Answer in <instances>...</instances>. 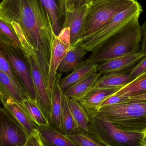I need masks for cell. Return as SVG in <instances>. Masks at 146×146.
<instances>
[{
    "instance_id": "obj_8",
    "label": "cell",
    "mask_w": 146,
    "mask_h": 146,
    "mask_svg": "<svg viewBox=\"0 0 146 146\" xmlns=\"http://www.w3.org/2000/svg\"><path fill=\"white\" fill-rule=\"evenodd\" d=\"M31 71L36 94V101L49 121L51 107V100L47 88L46 80L44 76L33 50L27 41L21 44Z\"/></svg>"
},
{
    "instance_id": "obj_11",
    "label": "cell",
    "mask_w": 146,
    "mask_h": 146,
    "mask_svg": "<svg viewBox=\"0 0 146 146\" xmlns=\"http://www.w3.org/2000/svg\"><path fill=\"white\" fill-rule=\"evenodd\" d=\"M89 5L86 3L80 8L66 10L65 12L62 28L68 27L70 29L72 46H76L83 37L85 20Z\"/></svg>"
},
{
    "instance_id": "obj_9",
    "label": "cell",
    "mask_w": 146,
    "mask_h": 146,
    "mask_svg": "<svg viewBox=\"0 0 146 146\" xmlns=\"http://www.w3.org/2000/svg\"><path fill=\"white\" fill-rule=\"evenodd\" d=\"M71 46L70 29L62 28L60 33L55 37L52 43L49 68L46 79L47 88L51 101L56 82L61 76L57 73V69Z\"/></svg>"
},
{
    "instance_id": "obj_15",
    "label": "cell",
    "mask_w": 146,
    "mask_h": 146,
    "mask_svg": "<svg viewBox=\"0 0 146 146\" xmlns=\"http://www.w3.org/2000/svg\"><path fill=\"white\" fill-rule=\"evenodd\" d=\"M1 103L3 108L21 125L29 136L36 129L37 125L19 102L9 98Z\"/></svg>"
},
{
    "instance_id": "obj_10",
    "label": "cell",
    "mask_w": 146,
    "mask_h": 146,
    "mask_svg": "<svg viewBox=\"0 0 146 146\" xmlns=\"http://www.w3.org/2000/svg\"><path fill=\"white\" fill-rule=\"evenodd\" d=\"M28 137L21 125L0 107V146H24Z\"/></svg>"
},
{
    "instance_id": "obj_17",
    "label": "cell",
    "mask_w": 146,
    "mask_h": 146,
    "mask_svg": "<svg viewBox=\"0 0 146 146\" xmlns=\"http://www.w3.org/2000/svg\"><path fill=\"white\" fill-rule=\"evenodd\" d=\"M102 74L98 72L90 75L68 87L63 93L68 98L78 101L94 87Z\"/></svg>"
},
{
    "instance_id": "obj_30",
    "label": "cell",
    "mask_w": 146,
    "mask_h": 146,
    "mask_svg": "<svg viewBox=\"0 0 146 146\" xmlns=\"http://www.w3.org/2000/svg\"><path fill=\"white\" fill-rule=\"evenodd\" d=\"M129 100L130 99L129 98V97L127 96L118 95L115 93L104 101L101 105V107L106 106L122 104L129 101Z\"/></svg>"
},
{
    "instance_id": "obj_6",
    "label": "cell",
    "mask_w": 146,
    "mask_h": 146,
    "mask_svg": "<svg viewBox=\"0 0 146 146\" xmlns=\"http://www.w3.org/2000/svg\"><path fill=\"white\" fill-rule=\"evenodd\" d=\"M136 1L94 0L92 1L86 15L82 38L105 25L117 14L125 10Z\"/></svg>"
},
{
    "instance_id": "obj_21",
    "label": "cell",
    "mask_w": 146,
    "mask_h": 146,
    "mask_svg": "<svg viewBox=\"0 0 146 146\" xmlns=\"http://www.w3.org/2000/svg\"><path fill=\"white\" fill-rule=\"evenodd\" d=\"M129 74L111 73L104 74L98 80L95 87L121 88L133 81Z\"/></svg>"
},
{
    "instance_id": "obj_18",
    "label": "cell",
    "mask_w": 146,
    "mask_h": 146,
    "mask_svg": "<svg viewBox=\"0 0 146 146\" xmlns=\"http://www.w3.org/2000/svg\"><path fill=\"white\" fill-rule=\"evenodd\" d=\"M98 64L91 62L84 61L80 66L73 71L68 75L60 79L59 84L63 92L67 88L80 80L94 73L98 72L97 68Z\"/></svg>"
},
{
    "instance_id": "obj_41",
    "label": "cell",
    "mask_w": 146,
    "mask_h": 146,
    "mask_svg": "<svg viewBox=\"0 0 146 146\" xmlns=\"http://www.w3.org/2000/svg\"><path fill=\"white\" fill-rule=\"evenodd\" d=\"M3 1V0H0V3L2 2Z\"/></svg>"
},
{
    "instance_id": "obj_13",
    "label": "cell",
    "mask_w": 146,
    "mask_h": 146,
    "mask_svg": "<svg viewBox=\"0 0 146 146\" xmlns=\"http://www.w3.org/2000/svg\"><path fill=\"white\" fill-rule=\"evenodd\" d=\"M141 52L138 54L123 56L110 59L98 65L97 71L102 74L126 73L132 68L146 56Z\"/></svg>"
},
{
    "instance_id": "obj_2",
    "label": "cell",
    "mask_w": 146,
    "mask_h": 146,
    "mask_svg": "<svg viewBox=\"0 0 146 146\" xmlns=\"http://www.w3.org/2000/svg\"><path fill=\"white\" fill-rule=\"evenodd\" d=\"M139 18L131 20L104 46L85 61L99 64L110 59L140 53L142 34Z\"/></svg>"
},
{
    "instance_id": "obj_34",
    "label": "cell",
    "mask_w": 146,
    "mask_h": 146,
    "mask_svg": "<svg viewBox=\"0 0 146 146\" xmlns=\"http://www.w3.org/2000/svg\"><path fill=\"white\" fill-rule=\"evenodd\" d=\"M86 0H72L70 7L66 10H72L75 9L80 8L82 6L86 4Z\"/></svg>"
},
{
    "instance_id": "obj_35",
    "label": "cell",
    "mask_w": 146,
    "mask_h": 146,
    "mask_svg": "<svg viewBox=\"0 0 146 146\" xmlns=\"http://www.w3.org/2000/svg\"><path fill=\"white\" fill-rule=\"evenodd\" d=\"M57 1L61 15L64 16L66 8L67 0H57Z\"/></svg>"
},
{
    "instance_id": "obj_5",
    "label": "cell",
    "mask_w": 146,
    "mask_h": 146,
    "mask_svg": "<svg viewBox=\"0 0 146 146\" xmlns=\"http://www.w3.org/2000/svg\"><path fill=\"white\" fill-rule=\"evenodd\" d=\"M89 134L106 146H143L144 133L127 132L97 115L91 118Z\"/></svg>"
},
{
    "instance_id": "obj_23",
    "label": "cell",
    "mask_w": 146,
    "mask_h": 146,
    "mask_svg": "<svg viewBox=\"0 0 146 146\" xmlns=\"http://www.w3.org/2000/svg\"><path fill=\"white\" fill-rule=\"evenodd\" d=\"M19 103L37 126H47L50 124L48 120L38 104L36 101L29 97Z\"/></svg>"
},
{
    "instance_id": "obj_26",
    "label": "cell",
    "mask_w": 146,
    "mask_h": 146,
    "mask_svg": "<svg viewBox=\"0 0 146 146\" xmlns=\"http://www.w3.org/2000/svg\"><path fill=\"white\" fill-rule=\"evenodd\" d=\"M146 92V74L140 76L120 88L116 94L130 97Z\"/></svg>"
},
{
    "instance_id": "obj_43",
    "label": "cell",
    "mask_w": 146,
    "mask_h": 146,
    "mask_svg": "<svg viewBox=\"0 0 146 146\" xmlns=\"http://www.w3.org/2000/svg\"><path fill=\"white\" fill-rule=\"evenodd\" d=\"M1 102H0V104H1Z\"/></svg>"
},
{
    "instance_id": "obj_42",
    "label": "cell",
    "mask_w": 146,
    "mask_h": 146,
    "mask_svg": "<svg viewBox=\"0 0 146 146\" xmlns=\"http://www.w3.org/2000/svg\"><path fill=\"white\" fill-rule=\"evenodd\" d=\"M145 133V134H146V130L145 131V133Z\"/></svg>"
},
{
    "instance_id": "obj_28",
    "label": "cell",
    "mask_w": 146,
    "mask_h": 146,
    "mask_svg": "<svg viewBox=\"0 0 146 146\" xmlns=\"http://www.w3.org/2000/svg\"><path fill=\"white\" fill-rule=\"evenodd\" d=\"M68 136L78 146H106L90 134L82 130Z\"/></svg>"
},
{
    "instance_id": "obj_39",
    "label": "cell",
    "mask_w": 146,
    "mask_h": 146,
    "mask_svg": "<svg viewBox=\"0 0 146 146\" xmlns=\"http://www.w3.org/2000/svg\"><path fill=\"white\" fill-rule=\"evenodd\" d=\"M93 1H94V0H86V3L88 4H90V3Z\"/></svg>"
},
{
    "instance_id": "obj_22",
    "label": "cell",
    "mask_w": 146,
    "mask_h": 146,
    "mask_svg": "<svg viewBox=\"0 0 146 146\" xmlns=\"http://www.w3.org/2000/svg\"><path fill=\"white\" fill-rule=\"evenodd\" d=\"M67 99L69 109L78 127L89 133L91 117L79 101L68 97Z\"/></svg>"
},
{
    "instance_id": "obj_44",
    "label": "cell",
    "mask_w": 146,
    "mask_h": 146,
    "mask_svg": "<svg viewBox=\"0 0 146 146\" xmlns=\"http://www.w3.org/2000/svg\"><path fill=\"white\" fill-rule=\"evenodd\" d=\"M146 146L144 145V146Z\"/></svg>"
},
{
    "instance_id": "obj_29",
    "label": "cell",
    "mask_w": 146,
    "mask_h": 146,
    "mask_svg": "<svg viewBox=\"0 0 146 146\" xmlns=\"http://www.w3.org/2000/svg\"><path fill=\"white\" fill-rule=\"evenodd\" d=\"M0 70L6 73L10 77L16 87L20 92L26 97L28 98V94L21 85L17 76L15 74L7 61L0 52Z\"/></svg>"
},
{
    "instance_id": "obj_1",
    "label": "cell",
    "mask_w": 146,
    "mask_h": 146,
    "mask_svg": "<svg viewBox=\"0 0 146 146\" xmlns=\"http://www.w3.org/2000/svg\"><path fill=\"white\" fill-rule=\"evenodd\" d=\"M0 17L15 22L36 56L47 79L51 48L56 36L48 15L39 0H3L0 3Z\"/></svg>"
},
{
    "instance_id": "obj_7",
    "label": "cell",
    "mask_w": 146,
    "mask_h": 146,
    "mask_svg": "<svg viewBox=\"0 0 146 146\" xmlns=\"http://www.w3.org/2000/svg\"><path fill=\"white\" fill-rule=\"evenodd\" d=\"M0 52L9 63L28 96L36 101V94L30 67L21 45L0 42Z\"/></svg>"
},
{
    "instance_id": "obj_25",
    "label": "cell",
    "mask_w": 146,
    "mask_h": 146,
    "mask_svg": "<svg viewBox=\"0 0 146 146\" xmlns=\"http://www.w3.org/2000/svg\"><path fill=\"white\" fill-rule=\"evenodd\" d=\"M39 1L48 15L55 35L57 36L62 29L60 23L61 15L58 4L56 3L55 0Z\"/></svg>"
},
{
    "instance_id": "obj_3",
    "label": "cell",
    "mask_w": 146,
    "mask_h": 146,
    "mask_svg": "<svg viewBox=\"0 0 146 146\" xmlns=\"http://www.w3.org/2000/svg\"><path fill=\"white\" fill-rule=\"evenodd\" d=\"M97 115L121 130L144 133L146 130V100L130 99L125 103L103 106Z\"/></svg>"
},
{
    "instance_id": "obj_31",
    "label": "cell",
    "mask_w": 146,
    "mask_h": 146,
    "mask_svg": "<svg viewBox=\"0 0 146 146\" xmlns=\"http://www.w3.org/2000/svg\"><path fill=\"white\" fill-rule=\"evenodd\" d=\"M146 72V56L136 64L130 71L129 75L134 80Z\"/></svg>"
},
{
    "instance_id": "obj_36",
    "label": "cell",
    "mask_w": 146,
    "mask_h": 146,
    "mask_svg": "<svg viewBox=\"0 0 146 146\" xmlns=\"http://www.w3.org/2000/svg\"><path fill=\"white\" fill-rule=\"evenodd\" d=\"M129 98L130 99L146 100V92L130 96V97H129Z\"/></svg>"
},
{
    "instance_id": "obj_32",
    "label": "cell",
    "mask_w": 146,
    "mask_h": 146,
    "mask_svg": "<svg viewBox=\"0 0 146 146\" xmlns=\"http://www.w3.org/2000/svg\"><path fill=\"white\" fill-rule=\"evenodd\" d=\"M24 146H44L36 129L29 136L27 141Z\"/></svg>"
},
{
    "instance_id": "obj_37",
    "label": "cell",
    "mask_w": 146,
    "mask_h": 146,
    "mask_svg": "<svg viewBox=\"0 0 146 146\" xmlns=\"http://www.w3.org/2000/svg\"><path fill=\"white\" fill-rule=\"evenodd\" d=\"M71 2H72V0H67L66 8V10L68 9H69V8L70 7V6H71Z\"/></svg>"
},
{
    "instance_id": "obj_33",
    "label": "cell",
    "mask_w": 146,
    "mask_h": 146,
    "mask_svg": "<svg viewBox=\"0 0 146 146\" xmlns=\"http://www.w3.org/2000/svg\"><path fill=\"white\" fill-rule=\"evenodd\" d=\"M141 34H142V40L141 44V52L143 53L146 56V20L141 26Z\"/></svg>"
},
{
    "instance_id": "obj_20",
    "label": "cell",
    "mask_w": 146,
    "mask_h": 146,
    "mask_svg": "<svg viewBox=\"0 0 146 146\" xmlns=\"http://www.w3.org/2000/svg\"><path fill=\"white\" fill-rule=\"evenodd\" d=\"M59 130L64 134L72 135L80 131L73 117L68 105L67 97L63 93L62 109Z\"/></svg>"
},
{
    "instance_id": "obj_40",
    "label": "cell",
    "mask_w": 146,
    "mask_h": 146,
    "mask_svg": "<svg viewBox=\"0 0 146 146\" xmlns=\"http://www.w3.org/2000/svg\"><path fill=\"white\" fill-rule=\"evenodd\" d=\"M146 74V72L145 73H144V74H141V75L140 76H142V75H144Z\"/></svg>"
},
{
    "instance_id": "obj_12",
    "label": "cell",
    "mask_w": 146,
    "mask_h": 146,
    "mask_svg": "<svg viewBox=\"0 0 146 146\" xmlns=\"http://www.w3.org/2000/svg\"><path fill=\"white\" fill-rule=\"evenodd\" d=\"M120 88L94 87L78 100L91 118L96 116L105 100L115 93Z\"/></svg>"
},
{
    "instance_id": "obj_14",
    "label": "cell",
    "mask_w": 146,
    "mask_h": 146,
    "mask_svg": "<svg viewBox=\"0 0 146 146\" xmlns=\"http://www.w3.org/2000/svg\"><path fill=\"white\" fill-rule=\"evenodd\" d=\"M44 146H78L69 138L52 125L37 126Z\"/></svg>"
},
{
    "instance_id": "obj_16",
    "label": "cell",
    "mask_w": 146,
    "mask_h": 146,
    "mask_svg": "<svg viewBox=\"0 0 146 146\" xmlns=\"http://www.w3.org/2000/svg\"><path fill=\"white\" fill-rule=\"evenodd\" d=\"M88 52L78 45L71 46L59 66L57 73L61 75L68 73L80 66L84 63L83 59Z\"/></svg>"
},
{
    "instance_id": "obj_24",
    "label": "cell",
    "mask_w": 146,
    "mask_h": 146,
    "mask_svg": "<svg viewBox=\"0 0 146 146\" xmlns=\"http://www.w3.org/2000/svg\"><path fill=\"white\" fill-rule=\"evenodd\" d=\"M59 79L56 82L51 101V110L49 122L50 125L59 130L62 109L63 91L59 86Z\"/></svg>"
},
{
    "instance_id": "obj_38",
    "label": "cell",
    "mask_w": 146,
    "mask_h": 146,
    "mask_svg": "<svg viewBox=\"0 0 146 146\" xmlns=\"http://www.w3.org/2000/svg\"><path fill=\"white\" fill-rule=\"evenodd\" d=\"M143 145L146 146V134H145L144 139H143Z\"/></svg>"
},
{
    "instance_id": "obj_27",
    "label": "cell",
    "mask_w": 146,
    "mask_h": 146,
    "mask_svg": "<svg viewBox=\"0 0 146 146\" xmlns=\"http://www.w3.org/2000/svg\"><path fill=\"white\" fill-rule=\"evenodd\" d=\"M0 42L19 46L20 42L12 24L0 17Z\"/></svg>"
},
{
    "instance_id": "obj_19",
    "label": "cell",
    "mask_w": 146,
    "mask_h": 146,
    "mask_svg": "<svg viewBox=\"0 0 146 146\" xmlns=\"http://www.w3.org/2000/svg\"><path fill=\"white\" fill-rule=\"evenodd\" d=\"M9 98L19 103L27 98L20 92L9 76L0 70V102Z\"/></svg>"
},
{
    "instance_id": "obj_4",
    "label": "cell",
    "mask_w": 146,
    "mask_h": 146,
    "mask_svg": "<svg viewBox=\"0 0 146 146\" xmlns=\"http://www.w3.org/2000/svg\"><path fill=\"white\" fill-rule=\"evenodd\" d=\"M143 11L136 1L125 10L117 14L105 25L91 35L83 38L77 45L85 48L92 54L98 52L117 34L131 20L139 17Z\"/></svg>"
}]
</instances>
